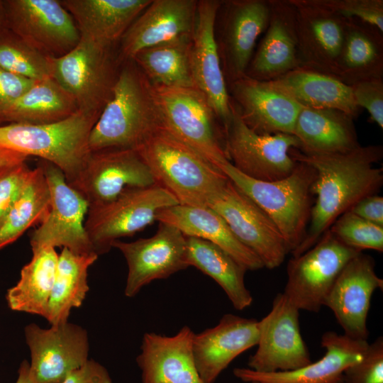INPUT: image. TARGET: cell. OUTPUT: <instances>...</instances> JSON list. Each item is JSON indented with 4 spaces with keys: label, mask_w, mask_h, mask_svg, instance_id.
<instances>
[{
    "label": "cell",
    "mask_w": 383,
    "mask_h": 383,
    "mask_svg": "<svg viewBox=\"0 0 383 383\" xmlns=\"http://www.w3.org/2000/svg\"><path fill=\"white\" fill-rule=\"evenodd\" d=\"M292 158L311 167L316 177L311 193L316 196L311 207L306 236L292 254L298 256L315 245L334 221L362 199L376 194L383 184V170L374 167L383 157L381 145H360L340 154L307 155L297 149Z\"/></svg>",
    "instance_id": "obj_1"
},
{
    "label": "cell",
    "mask_w": 383,
    "mask_h": 383,
    "mask_svg": "<svg viewBox=\"0 0 383 383\" xmlns=\"http://www.w3.org/2000/svg\"><path fill=\"white\" fill-rule=\"evenodd\" d=\"M161 128L152 85L133 60L123 62L112 96L90 133L91 152L138 150Z\"/></svg>",
    "instance_id": "obj_2"
},
{
    "label": "cell",
    "mask_w": 383,
    "mask_h": 383,
    "mask_svg": "<svg viewBox=\"0 0 383 383\" xmlns=\"http://www.w3.org/2000/svg\"><path fill=\"white\" fill-rule=\"evenodd\" d=\"M137 151L156 184L171 193L179 204L207 206L228 180L220 169L162 128Z\"/></svg>",
    "instance_id": "obj_3"
},
{
    "label": "cell",
    "mask_w": 383,
    "mask_h": 383,
    "mask_svg": "<svg viewBox=\"0 0 383 383\" xmlns=\"http://www.w3.org/2000/svg\"><path fill=\"white\" fill-rule=\"evenodd\" d=\"M296 162L289 175L274 181L250 178L239 172L230 161L219 167L269 217L292 253L306 234L312 207L311 186L316 177L311 167Z\"/></svg>",
    "instance_id": "obj_4"
},
{
    "label": "cell",
    "mask_w": 383,
    "mask_h": 383,
    "mask_svg": "<svg viewBox=\"0 0 383 383\" xmlns=\"http://www.w3.org/2000/svg\"><path fill=\"white\" fill-rule=\"evenodd\" d=\"M98 118L77 110L55 123L0 125V147L53 164L70 185L78 178L91 153L89 136Z\"/></svg>",
    "instance_id": "obj_5"
},
{
    "label": "cell",
    "mask_w": 383,
    "mask_h": 383,
    "mask_svg": "<svg viewBox=\"0 0 383 383\" xmlns=\"http://www.w3.org/2000/svg\"><path fill=\"white\" fill-rule=\"evenodd\" d=\"M117 48L80 35L74 49L52 58V78L74 97L79 111L99 118L111 99L121 66Z\"/></svg>",
    "instance_id": "obj_6"
},
{
    "label": "cell",
    "mask_w": 383,
    "mask_h": 383,
    "mask_svg": "<svg viewBox=\"0 0 383 383\" xmlns=\"http://www.w3.org/2000/svg\"><path fill=\"white\" fill-rule=\"evenodd\" d=\"M162 128L217 167L229 161L215 112L195 87L153 86Z\"/></svg>",
    "instance_id": "obj_7"
},
{
    "label": "cell",
    "mask_w": 383,
    "mask_h": 383,
    "mask_svg": "<svg viewBox=\"0 0 383 383\" xmlns=\"http://www.w3.org/2000/svg\"><path fill=\"white\" fill-rule=\"evenodd\" d=\"M177 204L171 193L156 184L127 189L109 202L89 207L84 226L95 253H106L113 242L143 230L160 211Z\"/></svg>",
    "instance_id": "obj_8"
},
{
    "label": "cell",
    "mask_w": 383,
    "mask_h": 383,
    "mask_svg": "<svg viewBox=\"0 0 383 383\" xmlns=\"http://www.w3.org/2000/svg\"><path fill=\"white\" fill-rule=\"evenodd\" d=\"M360 252L328 229L311 248L289 261L283 294L300 311L318 312L343 267Z\"/></svg>",
    "instance_id": "obj_9"
},
{
    "label": "cell",
    "mask_w": 383,
    "mask_h": 383,
    "mask_svg": "<svg viewBox=\"0 0 383 383\" xmlns=\"http://www.w3.org/2000/svg\"><path fill=\"white\" fill-rule=\"evenodd\" d=\"M224 135V148L229 161L250 178L261 181L281 179L289 175L296 165L290 151L299 148L298 139L290 134L255 133L243 121L232 100L231 117Z\"/></svg>",
    "instance_id": "obj_10"
},
{
    "label": "cell",
    "mask_w": 383,
    "mask_h": 383,
    "mask_svg": "<svg viewBox=\"0 0 383 383\" xmlns=\"http://www.w3.org/2000/svg\"><path fill=\"white\" fill-rule=\"evenodd\" d=\"M38 165L50 188V206L46 218L30 235L31 249L62 247L76 254H96L84 226L87 201L67 183L57 167L42 160Z\"/></svg>",
    "instance_id": "obj_11"
},
{
    "label": "cell",
    "mask_w": 383,
    "mask_h": 383,
    "mask_svg": "<svg viewBox=\"0 0 383 383\" xmlns=\"http://www.w3.org/2000/svg\"><path fill=\"white\" fill-rule=\"evenodd\" d=\"M4 26L29 45L51 57L74 49L80 33L60 0H2Z\"/></svg>",
    "instance_id": "obj_12"
},
{
    "label": "cell",
    "mask_w": 383,
    "mask_h": 383,
    "mask_svg": "<svg viewBox=\"0 0 383 383\" xmlns=\"http://www.w3.org/2000/svg\"><path fill=\"white\" fill-rule=\"evenodd\" d=\"M227 223L236 238L252 251L264 267H279L289 253L269 217L228 178L207 204Z\"/></svg>",
    "instance_id": "obj_13"
},
{
    "label": "cell",
    "mask_w": 383,
    "mask_h": 383,
    "mask_svg": "<svg viewBox=\"0 0 383 383\" xmlns=\"http://www.w3.org/2000/svg\"><path fill=\"white\" fill-rule=\"evenodd\" d=\"M299 311L283 293L274 298L270 311L258 321L259 339L248 368L260 372L290 371L311 362L302 338Z\"/></svg>",
    "instance_id": "obj_14"
},
{
    "label": "cell",
    "mask_w": 383,
    "mask_h": 383,
    "mask_svg": "<svg viewBox=\"0 0 383 383\" xmlns=\"http://www.w3.org/2000/svg\"><path fill=\"white\" fill-rule=\"evenodd\" d=\"M186 244V236L178 228L164 223L151 237L113 242L111 247L123 254L127 263L125 296L133 297L150 282L187 268Z\"/></svg>",
    "instance_id": "obj_15"
},
{
    "label": "cell",
    "mask_w": 383,
    "mask_h": 383,
    "mask_svg": "<svg viewBox=\"0 0 383 383\" xmlns=\"http://www.w3.org/2000/svg\"><path fill=\"white\" fill-rule=\"evenodd\" d=\"M156 184L137 150L110 148L91 152L84 169L70 186L89 207H94L115 199L127 189Z\"/></svg>",
    "instance_id": "obj_16"
},
{
    "label": "cell",
    "mask_w": 383,
    "mask_h": 383,
    "mask_svg": "<svg viewBox=\"0 0 383 383\" xmlns=\"http://www.w3.org/2000/svg\"><path fill=\"white\" fill-rule=\"evenodd\" d=\"M50 326L44 328L31 323L24 328L30 369L36 383H62L70 372L89 360L85 328L69 321Z\"/></svg>",
    "instance_id": "obj_17"
},
{
    "label": "cell",
    "mask_w": 383,
    "mask_h": 383,
    "mask_svg": "<svg viewBox=\"0 0 383 383\" xmlns=\"http://www.w3.org/2000/svg\"><path fill=\"white\" fill-rule=\"evenodd\" d=\"M222 2L198 1L192 37L191 65L195 87L207 99L224 132L231 117V99L215 33Z\"/></svg>",
    "instance_id": "obj_18"
},
{
    "label": "cell",
    "mask_w": 383,
    "mask_h": 383,
    "mask_svg": "<svg viewBox=\"0 0 383 383\" xmlns=\"http://www.w3.org/2000/svg\"><path fill=\"white\" fill-rule=\"evenodd\" d=\"M221 9V35L217 43L229 87L245 77L257 40L269 23L270 1H223Z\"/></svg>",
    "instance_id": "obj_19"
},
{
    "label": "cell",
    "mask_w": 383,
    "mask_h": 383,
    "mask_svg": "<svg viewBox=\"0 0 383 383\" xmlns=\"http://www.w3.org/2000/svg\"><path fill=\"white\" fill-rule=\"evenodd\" d=\"M382 288L383 279L375 272L373 258L360 252L343 267L323 306L332 311L345 335L367 340L371 298L377 289Z\"/></svg>",
    "instance_id": "obj_20"
},
{
    "label": "cell",
    "mask_w": 383,
    "mask_h": 383,
    "mask_svg": "<svg viewBox=\"0 0 383 383\" xmlns=\"http://www.w3.org/2000/svg\"><path fill=\"white\" fill-rule=\"evenodd\" d=\"M290 1L296 11L301 67L335 77L348 19L316 4L313 0Z\"/></svg>",
    "instance_id": "obj_21"
},
{
    "label": "cell",
    "mask_w": 383,
    "mask_h": 383,
    "mask_svg": "<svg viewBox=\"0 0 383 383\" xmlns=\"http://www.w3.org/2000/svg\"><path fill=\"white\" fill-rule=\"evenodd\" d=\"M197 3L196 0H152L119 41V62L131 60L147 48L192 35Z\"/></svg>",
    "instance_id": "obj_22"
},
{
    "label": "cell",
    "mask_w": 383,
    "mask_h": 383,
    "mask_svg": "<svg viewBox=\"0 0 383 383\" xmlns=\"http://www.w3.org/2000/svg\"><path fill=\"white\" fill-rule=\"evenodd\" d=\"M368 344L365 340L328 331L323 334L321 342L326 353L316 362L296 370L274 372L237 367L233 374L243 382L342 383L345 370L362 359Z\"/></svg>",
    "instance_id": "obj_23"
},
{
    "label": "cell",
    "mask_w": 383,
    "mask_h": 383,
    "mask_svg": "<svg viewBox=\"0 0 383 383\" xmlns=\"http://www.w3.org/2000/svg\"><path fill=\"white\" fill-rule=\"evenodd\" d=\"M258 339L257 320L232 313L223 315L215 326L194 333L193 354L201 379L214 383L233 360L257 345Z\"/></svg>",
    "instance_id": "obj_24"
},
{
    "label": "cell",
    "mask_w": 383,
    "mask_h": 383,
    "mask_svg": "<svg viewBox=\"0 0 383 383\" xmlns=\"http://www.w3.org/2000/svg\"><path fill=\"white\" fill-rule=\"evenodd\" d=\"M270 1L269 23L245 74L260 82L277 79L301 67L295 7L290 0Z\"/></svg>",
    "instance_id": "obj_25"
},
{
    "label": "cell",
    "mask_w": 383,
    "mask_h": 383,
    "mask_svg": "<svg viewBox=\"0 0 383 383\" xmlns=\"http://www.w3.org/2000/svg\"><path fill=\"white\" fill-rule=\"evenodd\" d=\"M231 100L245 124L257 133L294 134L302 108L267 82L245 77L228 87Z\"/></svg>",
    "instance_id": "obj_26"
},
{
    "label": "cell",
    "mask_w": 383,
    "mask_h": 383,
    "mask_svg": "<svg viewBox=\"0 0 383 383\" xmlns=\"http://www.w3.org/2000/svg\"><path fill=\"white\" fill-rule=\"evenodd\" d=\"M194 335L187 326L172 336L145 333L136 358L142 383H206L195 364Z\"/></svg>",
    "instance_id": "obj_27"
},
{
    "label": "cell",
    "mask_w": 383,
    "mask_h": 383,
    "mask_svg": "<svg viewBox=\"0 0 383 383\" xmlns=\"http://www.w3.org/2000/svg\"><path fill=\"white\" fill-rule=\"evenodd\" d=\"M71 14L80 35L107 47L122 36L152 0H60Z\"/></svg>",
    "instance_id": "obj_28"
},
{
    "label": "cell",
    "mask_w": 383,
    "mask_h": 383,
    "mask_svg": "<svg viewBox=\"0 0 383 383\" xmlns=\"http://www.w3.org/2000/svg\"><path fill=\"white\" fill-rule=\"evenodd\" d=\"M156 221L176 227L187 237L201 238L217 245L247 270L265 267L261 260L236 238L225 220L209 206L174 205L160 211Z\"/></svg>",
    "instance_id": "obj_29"
},
{
    "label": "cell",
    "mask_w": 383,
    "mask_h": 383,
    "mask_svg": "<svg viewBox=\"0 0 383 383\" xmlns=\"http://www.w3.org/2000/svg\"><path fill=\"white\" fill-rule=\"evenodd\" d=\"M350 115L335 109L302 107L294 135L297 149L307 155H333L351 151L360 145Z\"/></svg>",
    "instance_id": "obj_30"
},
{
    "label": "cell",
    "mask_w": 383,
    "mask_h": 383,
    "mask_svg": "<svg viewBox=\"0 0 383 383\" xmlns=\"http://www.w3.org/2000/svg\"><path fill=\"white\" fill-rule=\"evenodd\" d=\"M265 82L302 107L335 109L353 118L361 111L355 102L350 86L333 76L306 67H300Z\"/></svg>",
    "instance_id": "obj_31"
},
{
    "label": "cell",
    "mask_w": 383,
    "mask_h": 383,
    "mask_svg": "<svg viewBox=\"0 0 383 383\" xmlns=\"http://www.w3.org/2000/svg\"><path fill=\"white\" fill-rule=\"evenodd\" d=\"M335 77L349 86L383 78V33L360 21L348 19Z\"/></svg>",
    "instance_id": "obj_32"
},
{
    "label": "cell",
    "mask_w": 383,
    "mask_h": 383,
    "mask_svg": "<svg viewBox=\"0 0 383 383\" xmlns=\"http://www.w3.org/2000/svg\"><path fill=\"white\" fill-rule=\"evenodd\" d=\"M78 110L74 97L53 78L35 81L0 113V125L45 124L65 119Z\"/></svg>",
    "instance_id": "obj_33"
},
{
    "label": "cell",
    "mask_w": 383,
    "mask_h": 383,
    "mask_svg": "<svg viewBox=\"0 0 383 383\" xmlns=\"http://www.w3.org/2000/svg\"><path fill=\"white\" fill-rule=\"evenodd\" d=\"M186 262L213 279L237 310L253 301L245 284L246 268L217 245L196 237L186 236Z\"/></svg>",
    "instance_id": "obj_34"
},
{
    "label": "cell",
    "mask_w": 383,
    "mask_h": 383,
    "mask_svg": "<svg viewBox=\"0 0 383 383\" xmlns=\"http://www.w3.org/2000/svg\"><path fill=\"white\" fill-rule=\"evenodd\" d=\"M32 258L21 270L17 283L9 289L6 299L15 311L46 318L56 273L58 255L55 248L32 249Z\"/></svg>",
    "instance_id": "obj_35"
},
{
    "label": "cell",
    "mask_w": 383,
    "mask_h": 383,
    "mask_svg": "<svg viewBox=\"0 0 383 383\" xmlns=\"http://www.w3.org/2000/svg\"><path fill=\"white\" fill-rule=\"evenodd\" d=\"M98 257L96 254H76L62 248L58 255L45 318L50 325L68 321L72 309L82 304L89 289L88 270Z\"/></svg>",
    "instance_id": "obj_36"
},
{
    "label": "cell",
    "mask_w": 383,
    "mask_h": 383,
    "mask_svg": "<svg viewBox=\"0 0 383 383\" xmlns=\"http://www.w3.org/2000/svg\"><path fill=\"white\" fill-rule=\"evenodd\" d=\"M192 37L147 48L131 60L153 86L196 88L191 65Z\"/></svg>",
    "instance_id": "obj_37"
},
{
    "label": "cell",
    "mask_w": 383,
    "mask_h": 383,
    "mask_svg": "<svg viewBox=\"0 0 383 383\" xmlns=\"http://www.w3.org/2000/svg\"><path fill=\"white\" fill-rule=\"evenodd\" d=\"M50 206V188L43 168L38 165L0 224V250L15 242L32 226L41 223Z\"/></svg>",
    "instance_id": "obj_38"
},
{
    "label": "cell",
    "mask_w": 383,
    "mask_h": 383,
    "mask_svg": "<svg viewBox=\"0 0 383 383\" xmlns=\"http://www.w3.org/2000/svg\"><path fill=\"white\" fill-rule=\"evenodd\" d=\"M0 68L34 81L52 78V58L6 28L0 30Z\"/></svg>",
    "instance_id": "obj_39"
},
{
    "label": "cell",
    "mask_w": 383,
    "mask_h": 383,
    "mask_svg": "<svg viewBox=\"0 0 383 383\" xmlns=\"http://www.w3.org/2000/svg\"><path fill=\"white\" fill-rule=\"evenodd\" d=\"M329 230L343 244L355 250L383 251V226L363 219L350 211L339 216Z\"/></svg>",
    "instance_id": "obj_40"
},
{
    "label": "cell",
    "mask_w": 383,
    "mask_h": 383,
    "mask_svg": "<svg viewBox=\"0 0 383 383\" xmlns=\"http://www.w3.org/2000/svg\"><path fill=\"white\" fill-rule=\"evenodd\" d=\"M325 9L346 18L360 21L383 33L382 0H313Z\"/></svg>",
    "instance_id": "obj_41"
},
{
    "label": "cell",
    "mask_w": 383,
    "mask_h": 383,
    "mask_svg": "<svg viewBox=\"0 0 383 383\" xmlns=\"http://www.w3.org/2000/svg\"><path fill=\"white\" fill-rule=\"evenodd\" d=\"M342 383H383V339L368 344L360 360L348 367Z\"/></svg>",
    "instance_id": "obj_42"
},
{
    "label": "cell",
    "mask_w": 383,
    "mask_h": 383,
    "mask_svg": "<svg viewBox=\"0 0 383 383\" xmlns=\"http://www.w3.org/2000/svg\"><path fill=\"white\" fill-rule=\"evenodd\" d=\"M31 171L26 161L0 167V224L24 187Z\"/></svg>",
    "instance_id": "obj_43"
},
{
    "label": "cell",
    "mask_w": 383,
    "mask_h": 383,
    "mask_svg": "<svg viewBox=\"0 0 383 383\" xmlns=\"http://www.w3.org/2000/svg\"><path fill=\"white\" fill-rule=\"evenodd\" d=\"M355 104L365 109L373 122L383 128V78H372L350 86Z\"/></svg>",
    "instance_id": "obj_44"
},
{
    "label": "cell",
    "mask_w": 383,
    "mask_h": 383,
    "mask_svg": "<svg viewBox=\"0 0 383 383\" xmlns=\"http://www.w3.org/2000/svg\"><path fill=\"white\" fill-rule=\"evenodd\" d=\"M35 82L0 68V113L26 91Z\"/></svg>",
    "instance_id": "obj_45"
},
{
    "label": "cell",
    "mask_w": 383,
    "mask_h": 383,
    "mask_svg": "<svg viewBox=\"0 0 383 383\" xmlns=\"http://www.w3.org/2000/svg\"><path fill=\"white\" fill-rule=\"evenodd\" d=\"M62 383H113L106 368L89 359L83 365L70 372Z\"/></svg>",
    "instance_id": "obj_46"
},
{
    "label": "cell",
    "mask_w": 383,
    "mask_h": 383,
    "mask_svg": "<svg viewBox=\"0 0 383 383\" xmlns=\"http://www.w3.org/2000/svg\"><path fill=\"white\" fill-rule=\"evenodd\" d=\"M349 211L363 219L383 226V197L382 196L377 194L367 196L360 200Z\"/></svg>",
    "instance_id": "obj_47"
},
{
    "label": "cell",
    "mask_w": 383,
    "mask_h": 383,
    "mask_svg": "<svg viewBox=\"0 0 383 383\" xmlns=\"http://www.w3.org/2000/svg\"><path fill=\"white\" fill-rule=\"evenodd\" d=\"M28 158L23 154L0 147V167L25 162Z\"/></svg>",
    "instance_id": "obj_48"
},
{
    "label": "cell",
    "mask_w": 383,
    "mask_h": 383,
    "mask_svg": "<svg viewBox=\"0 0 383 383\" xmlns=\"http://www.w3.org/2000/svg\"><path fill=\"white\" fill-rule=\"evenodd\" d=\"M15 383H36L30 369L28 360H23L18 368V377Z\"/></svg>",
    "instance_id": "obj_49"
},
{
    "label": "cell",
    "mask_w": 383,
    "mask_h": 383,
    "mask_svg": "<svg viewBox=\"0 0 383 383\" xmlns=\"http://www.w3.org/2000/svg\"><path fill=\"white\" fill-rule=\"evenodd\" d=\"M5 28L2 0H0V30Z\"/></svg>",
    "instance_id": "obj_50"
},
{
    "label": "cell",
    "mask_w": 383,
    "mask_h": 383,
    "mask_svg": "<svg viewBox=\"0 0 383 383\" xmlns=\"http://www.w3.org/2000/svg\"><path fill=\"white\" fill-rule=\"evenodd\" d=\"M244 383H258V382H244Z\"/></svg>",
    "instance_id": "obj_51"
}]
</instances>
